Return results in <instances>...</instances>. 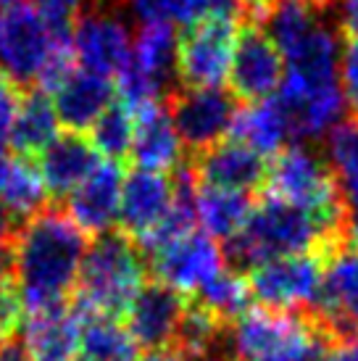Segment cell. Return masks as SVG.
<instances>
[{"mask_svg":"<svg viewBox=\"0 0 358 361\" xmlns=\"http://www.w3.org/2000/svg\"><path fill=\"white\" fill-rule=\"evenodd\" d=\"M71 56L90 74L119 77L132 56L130 27L113 13H85L71 30Z\"/></svg>","mask_w":358,"mask_h":361,"instance_id":"cell-10","label":"cell"},{"mask_svg":"<svg viewBox=\"0 0 358 361\" xmlns=\"http://www.w3.org/2000/svg\"><path fill=\"white\" fill-rule=\"evenodd\" d=\"M85 253V232L69 214L40 211L24 224L16 235L13 274L27 317L63 306L66 293L77 288Z\"/></svg>","mask_w":358,"mask_h":361,"instance_id":"cell-1","label":"cell"},{"mask_svg":"<svg viewBox=\"0 0 358 361\" xmlns=\"http://www.w3.org/2000/svg\"><path fill=\"white\" fill-rule=\"evenodd\" d=\"M348 230V238L353 240V248H358V209H350L348 216H345V227Z\"/></svg>","mask_w":358,"mask_h":361,"instance_id":"cell-41","label":"cell"},{"mask_svg":"<svg viewBox=\"0 0 358 361\" xmlns=\"http://www.w3.org/2000/svg\"><path fill=\"white\" fill-rule=\"evenodd\" d=\"M0 201L19 221L32 219L42 211L48 190L30 159L8 156V161L0 166Z\"/></svg>","mask_w":358,"mask_h":361,"instance_id":"cell-24","label":"cell"},{"mask_svg":"<svg viewBox=\"0 0 358 361\" xmlns=\"http://www.w3.org/2000/svg\"><path fill=\"white\" fill-rule=\"evenodd\" d=\"M250 198L245 192L235 190H219V188H200L195 190V216L203 227V235H209L214 240H232L242 224L248 221Z\"/></svg>","mask_w":358,"mask_h":361,"instance_id":"cell-23","label":"cell"},{"mask_svg":"<svg viewBox=\"0 0 358 361\" xmlns=\"http://www.w3.org/2000/svg\"><path fill=\"white\" fill-rule=\"evenodd\" d=\"M250 288L248 280L240 277L237 271L221 269L214 280L198 293V306L206 309L211 317L224 324L227 319H237L242 311L248 309Z\"/></svg>","mask_w":358,"mask_h":361,"instance_id":"cell-29","label":"cell"},{"mask_svg":"<svg viewBox=\"0 0 358 361\" xmlns=\"http://www.w3.org/2000/svg\"><path fill=\"white\" fill-rule=\"evenodd\" d=\"M324 285V253L285 256L250 269V295L264 309L295 311L316 306Z\"/></svg>","mask_w":358,"mask_h":361,"instance_id":"cell-7","label":"cell"},{"mask_svg":"<svg viewBox=\"0 0 358 361\" xmlns=\"http://www.w3.org/2000/svg\"><path fill=\"white\" fill-rule=\"evenodd\" d=\"M124 169L119 161H100L95 171L69 195V219L85 235H106L119 221Z\"/></svg>","mask_w":358,"mask_h":361,"instance_id":"cell-13","label":"cell"},{"mask_svg":"<svg viewBox=\"0 0 358 361\" xmlns=\"http://www.w3.org/2000/svg\"><path fill=\"white\" fill-rule=\"evenodd\" d=\"M169 111L182 145H190L198 153L224 140L235 119L232 95H227L221 87L179 92Z\"/></svg>","mask_w":358,"mask_h":361,"instance_id":"cell-11","label":"cell"},{"mask_svg":"<svg viewBox=\"0 0 358 361\" xmlns=\"http://www.w3.org/2000/svg\"><path fill=\"white\" fill-rule=\"evenodd\" d=\"M58 137V116L50 98L42 90L30 92L19 101L8 140L21 159H37L50 142Z\"/></svg>","mask_w":358,"mask_h":361,"instance_id":"cell-22","label":"cell"},{"mask_svg":"<svg viewBox=\"0 0 358 361\" xmlns=\"http://www.w3.org/2000/svg\"><path fill=\"white\" fill-rule=\"evenodd\" d=\"M338 21L350 40L358 37V0H338Z\"/></svg>","mask_w":358,"mask_h":361,"instance_id":"cell-36","label":"cell"},{"mask_svg":"<svg viewBox=\"0 0 358 361\" xmlns=\"http://www.w3.org/2000/svg\"><path fill=\"white\" fill-rule=\"evenodd\" d=\"M13 288V251L0 243V293Z\"/></svg>","mask_w":358,"mask_h":361,"instance_id":"cell-37","label":"cell"},{"mask_svg":"<svg viewBox=\"0 0 358 361\" xmlns=\"http://www.w3.org/2000/svg\"><path fill=\"white\" fill-rule=\"evenodd\" d=\"M174 61H177V32H174V27L163 24V21L142 24L132 40V56L127 66L166 85V74L174 69Z\"/></svg>","mask_w":358,"mask_h":361,"instance_id":"cell-26","label":"cell"},{"mask_svg":"<svg viewBox=\"0 0 358 361\" xmlns=\"http://www.w3.org/2000/svg\"><path fill=\"white\" fill-rule=\"evenodd\" d=\"M19 227H21V221L3 206V201H0V243L13 240V238L19 235Z\"/></svg>","mask_w":358,"mask_h":361,"instance_id":"cell-38","label":"cell"},{"mask_svg":"<svg viewBox=\"0 0 358 361\" xmlns=\"http://www.w3.org/2000/svg\"><path fill=\"white\" fill-rule=\"evenodd\" d=\"M150 264L156 280L185 298L198 295L224 269V253L214 238L203 232H190L150 253Z\"/></svg>","mask_w":358,"mask_h":361,"instance_id":"cell-8","label":"cell"},{"mask_svg":"<svg viewBox=\"0 0 358 361\" xmlns=\"http://www.w3.org/2000/svg\"><path fill=\"white\" fill-rule=\"evenodd\" d=\"M50 95H53L50 103L56 109L58 124L80 135L82 130H90L100 119V114L109 109L113 95H116V87L106 77H98V74H90V71L74 66L50 90Z\"/></svg>","mask_w":358,"mask_h":361,"instance_id":"cell-17","label":"cell"},{"mask_svg":"<svg viewBox=\"0 0 358 361\" xmlns=\"http://www.w3.org/2000/svg\"><path fill=\"white\" fill-rule=\"evenodd\" d=\"M327 159L340 198L348 203V209H358V119L340 121L329 132Z\"/></svg>","mask_w":358,"mask_h":361,"instance_id":"cell-27","label":"cell"},{"mask_svg":"<svg viewBox=\"0 0 358 361\" xmlns=\"http://www.w3.org/2000/svg\"><path fill=\"white\" fill-rule=\"evenodd\" d=\"M338 232L309 211L268 195L264 203L253 206L242 230L227 243L229 259L253 269L259 264L285 256L324 253L338 240Z\"/></svg>","mask_w":358,"mask_h":361,"instance_id":"cell-3","label":"cell"},{"mask_svg":"<svg viewBox=\"0 0 358 361\" xmlns=\"http://www.w3.org/2000/svg\"><path fill=\"white\" fill-rule=\"evenodd\" d=\"M174 201V182L166 174L145 169H132L124 177L119 206V224L124 235L142 240L148 232L159 227V221L166 216Z\"/></svg>","mask_w":358,"mask_h":361,"instance_id":"cell-16","label":"cell"},{"mask_svg":"<svg viewBox=\"0 0 358 361\" xmlns=\"http://www.w3.org/2000/svg\"><path fill=\"white\" fill-rule=\"evenodd\" d=\"M74 69L69 24H56L37 6L0 8V74L11 85L50 92Z\"/></svg>","mask_w":358,"mask_h":361,"instance_id":"cell-2","label":"cell"},{"mask_svg":"<svg viewBox=\"0 0 358 361\" xmlns=\"http://www.w3.org/2000/svg\"><path fill=\"white\" fill-rule=\"evenodd\" d=\"M237 45V19H206L177 40L174 69L187 90H216L229 80Z\"/></svg>","mask_w":358,"mask_h":361,"instance_id":"cell-6","label":"cell"},{"mask_svg":"<svg viewBox=\"0 0 358 361\" xmlns=\"http://www.w3.org/2000/svg\"><path fill=\"white\" fill-rule=\"evenodd\" d=\"M135 140V114L121 103H111L100 119L90 127V142L106 161H119L132 151Z\"/></svg>","mask_w":358,"mask_h":361,"instance_id":"cell-28","label":"cell"},{"mask_svg":"<svg viewBox=\"0 0 358 361\" xmlns=\"http://www.w3.org/2000/svg\"><path fill=\"white\" fill-rule=\"evenodd\" d=\"M8 161V148H6V140H0V166Z\"/></svg>","mask_w":358,"mask_h":361,"instance_id":"cell-43","label":"cell"},{"mask_svg":"<svg viewBox=\"0 0 358 361\" xmlns=\"http://www.w3.org/2000/svg\"><path fill=\"white\" fill-rule=\"evenodd\" d=\"M87 3H92V0H40L37 8H40L50 21H56V24H69L71 16L80 8H85Z\"/></svg>","mask_w":358,"mask_h":361,"instance_id":"cell-34","label":"cell"},{"mask_svg":"<svg viewBox=\"0 0 358 361\" xmlns=\"http://www.w3.org/2000/svg\"><path fill=\"white\" fill-rule=\"evenodd\" d=\"M221 332V322L216 317H211L206 309H200L198 303H192L185 309V317H182V324H179L177 332V348L190 361L198 359L206 361L209 353L216 348V341H219Z\"/></svg>","mask_w":358,"mask_h":361,"instance_id":"cell-31","label":"cell"},{"mask_svg":"<svg viewBox=\"0 0 358 361\" xmlns=\"http://www.w3.org/2000/svg\"><path fill=\"white\" fill-rule=\"evenodd\" d=\"M19 92H16V85H11L3 74H0V140H8L11 124H13V116H16V109H19Z\"/></svg>","mask_w":358,"mask_h":361,"instance_id":"cell-33","label":"cell"},{"mask_svg":"<svg viewBox=\"0 0 358 361\" xmlns=\"http://www.w3.org/2000/svg\"><path fill=\"white\" fill-rule=\"evenodd\" d=\"M340 87L345 103L358 114V37L348 40L342 59H340Z\"/></svg>","mask_w":358,"mask_h":361,"instance_id":"cell-32","label":"cell"},{"mask_svg":"<svg viewBox=\"0 0 358 361\" xmlns=\"http://www.w3.org/2000/svg\"><path fill=\"white\" fill-rule=\"evenodd\" d=\"M135 361H190V359L179 348H169L166 345V348H153L145 356H137Z\"/></svg>","mask_w":358,"mask_h":361,"instance_id":"cell-39","label":"cell"},{"mask_svg":"<svg viewBox=\"0 0 358 361\" xmlns=\"http://www.w3.org/2000/svg\"><path fill=\"white\" fill-rule=\"evenodd\" d=\"M100 164L92 142L77 132L58 135L48 148L37 156V171H40L45 190L50 195H71L87 180Z\"/></svg>","mask_w":358,"mask_h":361,"instance_id":"cell-18","label":"cell"},{"mask_svg":"<svg viewBox=\"0 0 358 361\" xmlns=\"http://www.w3.org/2000/svg\"><path fill=\"white\" fill-rule=\"evenodd\" d=\"M271 198L285 201L295 209L314 214L329 227H345V211L340 198L338 182L332 177L329 164L303 145H290L274 156L266 174Z\"/></svg>","mask_w":358,"mask_h":361,"instance_id":"cell-5","label":"cell"},{"mask_svg":"<svg viewBox=\"0 0 358 361\" xmlns=\"http://www.w3.org/2000/svg\"><path fill=\"white\" fill-rule=\"evenodd\" d=\"M324 327L314 322L311 317H300L298 324L274 343L266 353H261L259 359L253 361H321L324 353Z\"/></svg>","mask_w":358,"mask_h":361,"instance_id":"cell-30","label":"cell"},{"mask_svg":"<svg viewBox=\"0 0 358 361\" xmlns=\"http://www.w3.org/2000/svg\"><path fill=\"white\" fill-rule=\"evenodd\" d=\"M80 317L63 306L30 314L21 335L27 361H74L80 353Z\"/></svg>","mask_w":358,"mask_h":361,"instance_id":"cell-19","label":"cell"},{"mask_svg":"<svg viewBox=\"0 0 358 361\" xmlns=\"http://www.w3.org/2000/svg\"><path fill=\"white\" fill-rule=\"evenodd\" d=\"M85 361H87V359H85Z\"/></svg>","mask_w":358,"mask_h":361,"instance_id":"cell-45","label":"cell"},{"mask_svg":"<svg viewBox=\"0 0 358 361\" xmlns=\"http://www.w3.org/2000/svg\"><path fill=\"white\" fill-rule=\"evenodd\" d=\"M0 361H27L21 343H16V341L0 343Z\"/></svg>","mask_w":358,"mask_h":361,"instance_id":"cell-40","label":"cell"},{"mask_svg":"<svg viewBox=\"0 0 358 361\" xmlns=\"http://www.w3.org/2000/svg\"><path fill=\"white\" fill-rule=\"evenodd\" d=\"M24 0H0V8H11V6H19Z\"/></svg>","mask_w":358,"mask_h":361,"instance_id":"cell-44","label":"cell"},{"mask_svg":"<svg viewBox=\"0 0 358 361\" xmlns=\"http://www.w3.org/2000/svg\"><path fill=\"white\" fill-rule=\"evenodd\" d=\"M321 361H358V338H338L324 348Z\"/></svg>","mask_w":358,"mask_h":361,"instance_id":"cell-35","label":"cell"},{"mask_svg":"<svg viewBox=\"0 0 358 361\" xmlns=\"http://www.w3.org/2000/svg\"><path fill=\"white\" fill-rule=\"evenodd\" d=\"M242 3H245V8L250 11V13H253V16H264V11L268 8V3H271V0H242Z\"/></svg>","mask_w":358,"mask_h":361,"instance_id":"cell-42","label":"cell"},{"mask_svg":"<svg viewBox=\"0 0 358 361\" xmlns=\"http://www.w3.org/2000/svg\"><path fill=\"white\" fill-rule=\"evenodd\" d=\"M130 153L137 169L159 171V174L177 169L182 161V140L169 109L159 103L135 114V140Z\"/></svg>","mask_w":358,"mask_h":361,"instance_id":"cell-20","label":"cell"},{"mask_svg":"<svg viewBox=\"0 0 358 361\" xmlns=\"http://www.w3.org/2000/svg\"><path fill=\"white\" fill-rule=\"evenodd\" d=\"M232 140L242 142L259 156H277L285 151V142L292 135L290 121L277 101L248 103L245 109L235 111L232 119Z\"/></svg>","mask_w":358,"mask_h":361,"instance_id":"cell-21","label":"cell"},{"mask_svg":"<svg viewBox=\"0 0 358 361\" xmlns=\"http://www.w3.org/2000/svg\"><path fill=\"white\" fill-rule=\"evenodd\" d=\"M285 80V59L261 27L237 32V45L229 69V87L235 98L248 103L268 101Z\"/></svg>","mask_w":358,"mask_h":361,"instance_id":"cell-9","label":"cell"},{"mask_svg":"<svg viewBox=\"0 0 358 361\" xmlns=\"http://www.w3.org/2000/svg\"><path fill=\"white\" fill-rule=\"evenodd\" d=\"M319 324L338 338H358V248L335 251L324 267Z\"/></svg>","mask_w":358,"mask_h":361,"instance_id":"cell-12","label":"cell"},{"mask_svg":"<svg viewBox=\"0 0 358 361\" xmlns=\"http://www.w3.org/2000/svg\"><path fill=\"white\" fill-rule=\"evenodd\" d=\"M192 166L206 188L235 190L245 192V195L261 188L268 174L264 156L253 153L237 140H221L206 151H200Z\"/></svg>","mask_w":358,"mask_h":361,"instance_id":"cell-15","label":"cell"},{"mask_svg":"<svg viewBox=\"0 0 358 361\" xmlns=\"http://www.w3.org/2000/svg\"><path fill=\"white\" fill-rule=\"evenodd\" d=\"M187 303L179 293L169 290L166 285L153 282L142 285V290L135 295V301L127 309V330L137 345L145 348H166L171 341H177L179 324L185 317Z\"/></svg>","mask_w":358,"mask_h":361,"instance_id":"cell-14","label":"cell"},{"mask_svg":"<svg viewBox=\"0 0 358 361\" xmlns=\"http://www.w3.org/2000/svg\"><path fill=\"white\" fill-rule=\"evenodd\" d=\"M145 285V264L127 235L106 232L87 245L77 280V309L85 317H124Z\"/></svg>","mask_w":358,"mask_h":361,"instance_id":"cell-4","label":"cell"},{"mask_svg":"<svg viewBox=\"0 0 358 361\" xmlns=\"http://www.w3.org/2000/svg\"><path fill=\"white\" fill-rule=\"evenodd\" d=\"M80 351L87 361H135L137 343L116 317H82Z\"/></svg>","mask_w":358,"mask_h":361,"instance_id":"cell-25","label":"cell"}]
</instances>
